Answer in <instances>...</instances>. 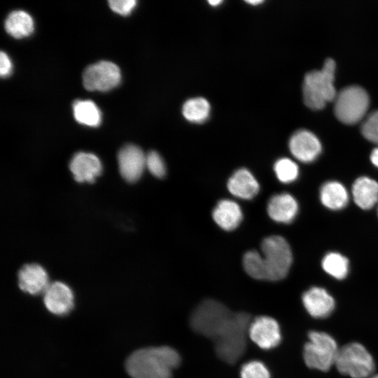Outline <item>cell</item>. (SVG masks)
I'll list each match as a JSON object with an SVG mask.
<instances>
[{"instance_id":"obj_23","label":"cell","mask_w":378,"mask_h":378,"mask_svg":"<svg viewBox=\"0 0 378 378\" xmlns=\"http://www.w3.org/2000/svg\"><path fill=\"white\" fill-rule=\"evenodd\" d=\"M183 116L193 122H202L206 120L210 112L208 101L202 97L190 99L183 106Z\"/></svg>"},{"instance_id":"obj_30","label":"cell","mask_w":378,"mask_h":378,"mask_svg":"<svg viewBox=\"0 0 378 378\" xmlns=\"http://www.w3.org/2000/svg\"><path fill=\"white\" fill-rule=\"evenodd\" d=\"M12 63L8 56L4 51L0 54V74L1 77H6L10 74Z\"/></svg>"},{"instance_id":"obj_32","label":"cell","mask_w":378,"mask_h":378,"mask_svg":"<svg viewBox=\"0 0 378 378\" xmlns=\"http://www.w3.org/2000/svg\"><path fill=\"white\" fill-rule=\"evenodd\" d=\"M262 2V1H261V0H251V1H247V3L251 4H253V5L259 4H261Z\"/></svg>"},{"instance_id":"obj_12","label":"cell","mask_w":378,"mask_h":378,"mask_svg":"<svg viewBox=\"0 0 378 378\" xmlns=\"http://www.w3.org/2000/svg\"><path fill=\"white\" fill-rule=\"evenodd\" d=\"M289 148L293 155L303 162L314 161L321 151L318 139L310 131L300 130L290 139Z\"/></svg>"},{"instance_id":"obj_16","label":"cell","mask_w":378,"mask_h":378,"mask_svg":"<svg viewBox=\"0 0 378 378\" xmlns=\"http://www.w3.org/2000/svg\"><path fill=\"white\" fill-rule=\"evenodd\" d=\"M267 209L268 215L274 221L289 223L295 218L298 205L291 195L281 193L274 195L270 199Z\"/></svg>"},{"instance_id":"obj_18","label":"cell","mask_w":378,"mask_h":378,"mask_svg":"<svg viewBox=\"0 0 378 378\" xmlns=\"http://www.w3.org/2000/svg\"><path fill=\"white\" fill-rule=\"evenodd\" d=\"M212 216L218 226L227 231L234 230L243 218L239 204L230 200L220 201L214 209Z\"/></svg>"},{"instance_id":"obj_15","label":"cell","mask_w":378,"mask_h":378,"mask_svg":"<svg viewBox=\"0 0 378 378\" xmlns=\"http://www.w3.org/2000/svg\"><path fill=\"white\" fill-rule=\"evenodd\" d=\"M302 302L307 312L318 318L327 317L335 308L333 298L320 287H312L304 292Z\"/></svg>"},{"instance_id":"obj_13","label":"cell","mask_w":378,"mask_h":378,"mask_svg":"<svg viewBox=\"0 0 378 378\" xmlns=\"http://www.w3.org/2000/svg\"><path fill=\"white\" fill-rule=\"evenodd\" d=\"M69 169L76 181L92 183L100 175L102 166L95 155L79 152L71 159Z\"/></svg>"},{"instance_id":"obj_6","label":"cell","mask_w":378,"mask_h":378,"mask_svg":"<svg viewBox=\"0 0 378 378\" xmlns=\"http://www.w3.org/2000/svg\"><path fill=\"white\" fill-rule=\"evenodd\" d=\"M335 365L341 374L352 378H366L374 369L372 356L358 342H351L339 349Z\"/></svg>"},{"instance_id":"obj_22","label":"cell","mask_w":378,"mask_h":378,"mask_svg":"<svg viewBox=\"0 0 378 378\" xmlns=\"http://www.w3.org/2000/svg\"><path fill=\"white\" fill-rule=\"evenodd\" d=\"M74 115L80 123L90 126H98L102 120L101 111L91 100H77L73 105Z\"/></svg>"},{"instance_id":"obj_33","label":"cell","mask_w":378,"mask_h":378,"mask_svg":"<svg viewBox=\"0 0 378 378\" xmlns=\"http://www.w3.org/2000/svg\"><path fill=\"white\" fill-rule=\"evenodd\" d=\"M222 1L220 0H213V1H209V3L212 6H216L219 4H220Z\"/></svg>"},{"instance_id":"obj_20","label":"cell","mask_w":378,"mask_h":378,"mask_svg":"<svg viewBox=\"0 0 378 378\" xmlns=\"http://www.w3.org/2000/svg\"><path fill=\"white\" fill-rule=\"evenodd\" d=\"M322 204L332 210H340L345 207L349 202V195L345 187L337 181H328L320 190Z\"/></svg>"},{"instance_id":"obj_24","label":"cell","mask_w":378,"mask_h":378,"mask_svg":"<svg viewBox=\"0 0 378 378\" xmlns=\"http://www.w3.org/2000/svg\"><path fill=\"white\" fill-rule=\"evenodd\" d=\"M322 267L323 270L337 279H343L348 274V259L338 253H329L323 258Z\"/></svg>"},{"instance_id":"obj_9","label":"cell","mask_w":378,"mask_h":378,"mask_svg":"<svg viewBox=\"0 0 378 378\" xmlns=\"http://www.w3.org/2000/svg\"><path fill=\"white\" fill-rule=\"evenodd\" d=\"M248 337L262 349L274 348L280 343L281 339L279 325L272 317L258 316L251 322Z\"/></svg>"},{"instance_id":"obj_17","label":"cell","mask_w":378,"mask_h":378,"mask_svg":"<svg viewBox=\"0 0 378 378\" xmlns=\"http://www.w3.org/2000/svg\"><path fill=\"white\" fill-rule=\"evenodd\" d=\"M229 192L244 200H251L258 192L259 183L246 169L237 170L229 178L227 184Z\"/></svg>"},{"instance_id":"obj_19","label":"cell","mask_w":378,"mask_h":378,"mask_svg":"<svg viewBox=\"0 0 378 378\" xmlns=\"http://www.w3.org/2000/svg\"><path fill=\"white\" fill-rule=\"evenodd\" d=\"M352 194L357 206L370 209L378 202V183L369 177H359L353 184Z\"/></svg>"},{"instance_id":"obj_5","label":"cell","mask_w":378,"mask_h":378,"mask_svg":"<svg viewBox=\"0 0 378 378\" xmlns=\"http://www.w3.org/2000/svg\"><path fill=\"white\" fill-rule=\"evenodd\" d=\"M369 103V96L365 89L358 85H349L337 93L334 112L341 122L355 124L363 118Z\"/></svg>"},{"instance_id":"obj_10","label":"cell","mask_w":378,"mask_h":378,"mask_svg":"<svg viewBox=\"0 0 378 378\" xmlns=\"http://www.w3.org/2000/svg\"><path fill=\"white\" fill-rule=\"evenodd\" d=\"M146 156L136 145L123 146L118 154L119 171L122 178L130 183L139 180L146 167Z\"/></svg>"},{"instance_id":"obj_11","label":"cell","mask_w":378,"mask_h":378,"mask_svg":"<svg viewBox=\"0 0 378 378\" xmlns=\"http://www.w3.org/2000/svg\"><path fill=\"white\" fill-rule=\"evenodd\" d=\"M43 302L46 309L53 314L62 316L74 307V295L71 288L60 281L53 282L44 291Z\"/></svg>"},{"instance_id":"obj_7","label":"cell","mask_w":378,"mask_h":378,"mask_svg":"<svg viewBox=\"0 0 378 378\" xmlns=\"http://www.w3.org/2000/svg\"><path fill=\"white\" fill-rule=\"evenodd\" d=\"M303 350L306 365L313 369L327 371L335 364L339 350L337 342L324 332L311 331Z\"/></svg>"},{"instance_id":"obj_26","label":"cell","mask_w":378,"mask_h":378,"mask_svg":"<svg viewBox=\"0 0 378 378\" xmlns=\"http://www.w3.org/2000/svg\"><path fill=\"white\" fill-rule=\"evenodd\" d=\"M241 378H270V371L264 363L251 360L244 363L240 371Z\"/></svg>"},{"instance_id":"obj_14","label":"cell","mask_w":378,"mask_h":378,"mask_svg":"<svg viewBox=\"0 0 378 378\" xmlns=\"http://www.w3.org/2000/svg\"><path fill=\"white\" fill-rule=\"evenodd\" d=\"M18 285L22 291L30 295L44 293L49 286L48 274L38 264L25 265L18 272Z\"/></svg>"},{"instance_id":"obj_8","label":"cell","mask_w":378,"mask_h":378,"mask_svg":"<svg viewBox=\"0 0 378 378\" xmlns=\"http://www.w3.org/2000/svg\"><path fill=\"white\" fill-rule=\"evenodd\" d=\"M119 67L108 61H100L88 66L83 72L84 87L90 91H108L116 87L120 82Z\"/></svg>"},{"instance_id":"obj_25","label":"cell","mask_w":378,"mask_h":378,"mask_svg":"<svg viewBox=\"0 0 378 378\" xmlns=\"http://www.w3.org/2000/svg\"><path fill=\"white\" fill-rule=\"evenodd\" d=\"M277 178L282 183H289L294 181L298 176L297 164L288 158H281L274 166Z\"/></svg>"},{"instance_id":"obj_35","label":"cell","mask_w":378,"mask_h":378,"mask_svg":"<svg viewBox=\"0 0 378 378\" xmlns=\"http://www.w3.org/2000/svg\"><path fill=\"white\" fill-rule=\"evenodd\" d=\"M377 214H378V209H377Z\"/></svg>"},{"instance_id":"obj_3","label":"cell","mask_w":378,"mask_h":378,"mask_svg":"<svg viewBox=\"0 0 378 378\" xmlns=\"http://www.w3.org/2000/svg\"><path fill=\"white\" fill-rule=\"evenodd\" d=\"M180 361L178 353L170 346H150L132 352L125 369L132 378H172Z\"/></svg>"},{"instance_id":"obj_29","label":"cell","mask_w":378,"mask_h":378,"mask_svg":"<svg viewBox=\"0 0 378 378\" xmlns=\"http://www.w3.org/2000/svg\"><path fill=\"white\" fill-rule=\"evenodd\" d=\"M135 0H110L108 1L111 8L120 15H128L135 7Z\"/></svg>"},{"instance_id":"obj_28","label":"cell","mask_w":378,"mask_h":378,"mask_svg":"<svg viewBox=\"0 0 378 378\" xmlns=\"http://www.w3.org/2000/svg\"><path fill=\"white\" fill-rule=\"evenodd\" d=\"M146 167L155 177L162 178L166 174L164 162L156 151H150L146 156Z\"/></svg>"},{"instance_id":"obj_1","label":"cell","mask_w":378,"mask_h":378,"mask_svg":"<svg viewBox=\"0 0 378 378\" xmlns=\"http://www.w3.org/2000/svg\"><path fill=\"white\" fill-rule=\"evenodd\" d=\"M252 319L245 312H232L223 304L208 299L191 314L190 324L197 333L210 339L219 358L237 363L245 354Z\"/></svg>"},{"instance_id":"obj_2","label":"cell","mask_w":378,"mask_h":378,"mask_svg":"<svg viewBox=\"0 0 378 378\" xmlns=\"http://www.w3.org/2000/svg\"><path fill=\"white\" fill-rule=\"evenodd\" d=\"M262 254L249 251L243 257L246 273L259 280L279 281L288 274L292 264V252L287 241L273 235L265 238L260 246Z\"/></svg>"},{"instance_id":"obj_4","label":"cell","mask_w":378,"mask_h":378,"mask_svg":"<svg viewBox=\"0 0 378 378\" xmlns=\"http://www.w3.org/2000/svg\"><path fill=\"white\" fill-rule=\"evenodd\" d=\"M335 61L328 58L321 69L312 70L304 78L302 92L305 104L312 109H321L335 99Z\"/></svg>"},{"instance_id":"obj_34","label":"cell","mask_w":378,"mask_h":378,"mask_svg":"<svg viewBox=\"0 0 378 378\" xmlns=\"http://www.w3.org/2000/svg\"><path fill=\"white\" fill-rule=\"evenodd\" d=\"M372 378H378V374L374 375V376L373 377H372Z\"/></svg>"},{"instance_id":"obj_27","label":"cell","mask_w":378,"mask_h":378,"mask_svg":"<svg viewBox=\"0 0 378 378\" xmlns=\"http://www.w3.org/2000/svg\"><path fill=\"white\" fill-rule=\"evenodd\" d=\"M361 132L368 140L378 144V110L370 113L364 120Z\"/></svg>"},{"instance_id":"obj_31","label":"cell","mask_w":378,"mask_h":378,"mask_svg":"<svg viewBox=\"0 0 378 378\" xmlns=\"http://www.w3.org/2000/svg\"><path fill=\"white\" fill-rule=\"evenodd\" d=\"M370 160L372 164L378 167V147L372 150L370 155Z\"/></svg>"},{"instance_id":"obj_21","label":"cell","mask_w":378,"mask_h":378,"mask_svg":"<svg viewBox=\"0 0 378 378\" xmlns=\"http://www.w3.org/2000/svg\"><path fill=\"white\" fill-rule=\"evenodd\" d=\"M32 18L24 10L11 12L5 21L6 31L15 38H23L30 35L34 31Z\"/></svg>"}]
</instances>
